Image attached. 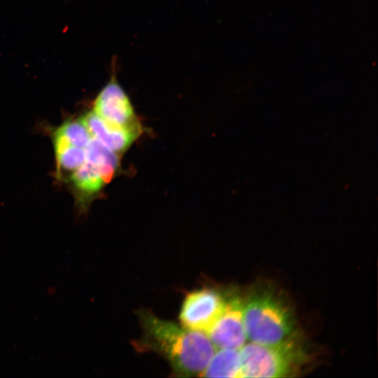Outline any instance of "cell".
<instances>
[{"label":"cell","instance_id":"obj_9","mask_svg":"<svg viewBox=\"0 0 378 378\" xmlns=\"http://www.w3.org/2000/svg\"><path fill=\"white\" fill-rule=\"evenodd\" d=\"M76 189L84 197H92L107 183L100 168L88 161L75 170L70 176Z\"/></svg>","mask_w":378,"mask_h":378},{"label":"cell","instance_id":"obj_7","mask_svg":"<svg viewBox=\"0 0 378 378\" xmlns=\"http://www.w3.org/2000/svg\"><path fill=\"white\" fill-rule=\"evenodd\" d=\"M82 119L92 136L118 155L124 153L141 133L111 126L94 111L88 113Z\"/></svg>","mask_w":378,"mask_h":378},{"label":"cell","instance_id":"obj_10","mask_svg":"<svg viewBox=\"0 0 378 378\" xmlns=\"http://www.w3.org/2000/svg\"><path fill=\"white\" fill-rule=\"evenodd\" d=\"M85 153L86 161L98 166L110 181L119 165L118 155L93 137L85 148Z\"/></svg>","mask_w":378,"mask_h":378},{"label":"cell","instance_id":"obj_2","mask_svg":"<svg viewBox=\"0 0 378 378\" xmlns=\"http://www.w3.org/2000/svg\"><path fill=\"white\" fill-rule=\"evenodd\" d=\"M244 322L252 342L272 345L293 332V316L281 300L268 293H256L244 302Z\"/></svg>","mask_w":378,"mask_h":378},{"label":"cell","instance_id":"obj_1","mask_svg":"<svg viewBox=\"0 0 378 378\" xmlns=\"http://www.w3.org/2000/svg\"><path fill=\"white\" fill-rule=\"evenodd\" d=\"M139 318L142 335L134 344L137 350L163 356L176 376H200L216 350L206 333L162 320L146 310L139 312Z\"/></svg>","mask_w":378,"mask_h":378},{"label":"cell","instance_id":"obj_5","mask_svg":"<svg viewBox=\"0 0 378 378\" xmlns=\"http://www.w3.org/2000/svg\"><path fill=\"white\" fill-rule=\"evenodd\" d=\"M94 111L111 126L141 132L130 99L115 77L100 91L94 104Z\"/></svg>","mask_w":378,"mask_h":378},{"label":"cell","instance_id":"obj_11","mask_svg":"<svg viewBox=\"0 0 378 378\" xmlns=\"http://www.w3.org/2000/svg\"><path fill=\"white\" fill-rule=\"evenodd\" d=\"M71 146L85 148L92 139L83 119L68 120L57 130Z\"/></svg>","mask_w":378,"mask_h":378},{"label":"cell","instance_id":"obj_12","mask_svg":"<svg viewBox=\"0 0 378 378\" xmlns=\"http://www.w3.org/2000/svg\"><path fill=\"white\" fill-rule=\"evenodd\" d=\"M59 174L74 172L86 161L85 150L71 146L56 155Z\"/></svg>","mask_w":378,"mask_h":378},{"label":"cell","instance_id":"obj_3","mask_svg":"<svg viewBox=\"0 0 378 378\" xmlns=\"http://www.w3.org/2000/svg\"><path fill=\"white\" fill-rule=\"evenodd\" d=\"M239 351L241 377H283L293 372L300 351L289 339L272 345L255 342Z\"/></svg>","mask_w":378,"mask_h":378},{"label":"cell","instance_id":"obj_8","mask_svg":"<svg viewBox=\"0 0 378 378\" xmlns=\"http://www.w3.org/2000/svg\"><path fill=\"white\" fill-rule=\"evenodd\" d=\"M239 349H220L212 356L200 377H241Z\"/></svg>","mask_w":378,"mask_h":378},{"label":"cell","instance_id":"obj_4","mask_svg":"<svg viewBox=\"0 0 378 378\" xmlns=\"http://www.w3.org/2000/svg\"><path fill=\"white\" fill-rule=\"evenodd\" d=\"M227 297L215 288L189 293L182 304L180 320L183 327L207 335L224 311Z\"/></svg>","mask_w":378,"mask_h":378},{"label":"cell","instance_id":"obj_6","mask_svg":"<svg viewBox=\"0 0 378 378\" xmlns=\"http://www.w3.org/2000/svg\"><path fill=\"white\" fill-rule=\"evenodd\" d=\"M244 306L239 297L227 298L223 312L207 333L216 348L240 349L244 345Z\"/></svg>","mask_w":378,"mask_h":378}]
</instances>
